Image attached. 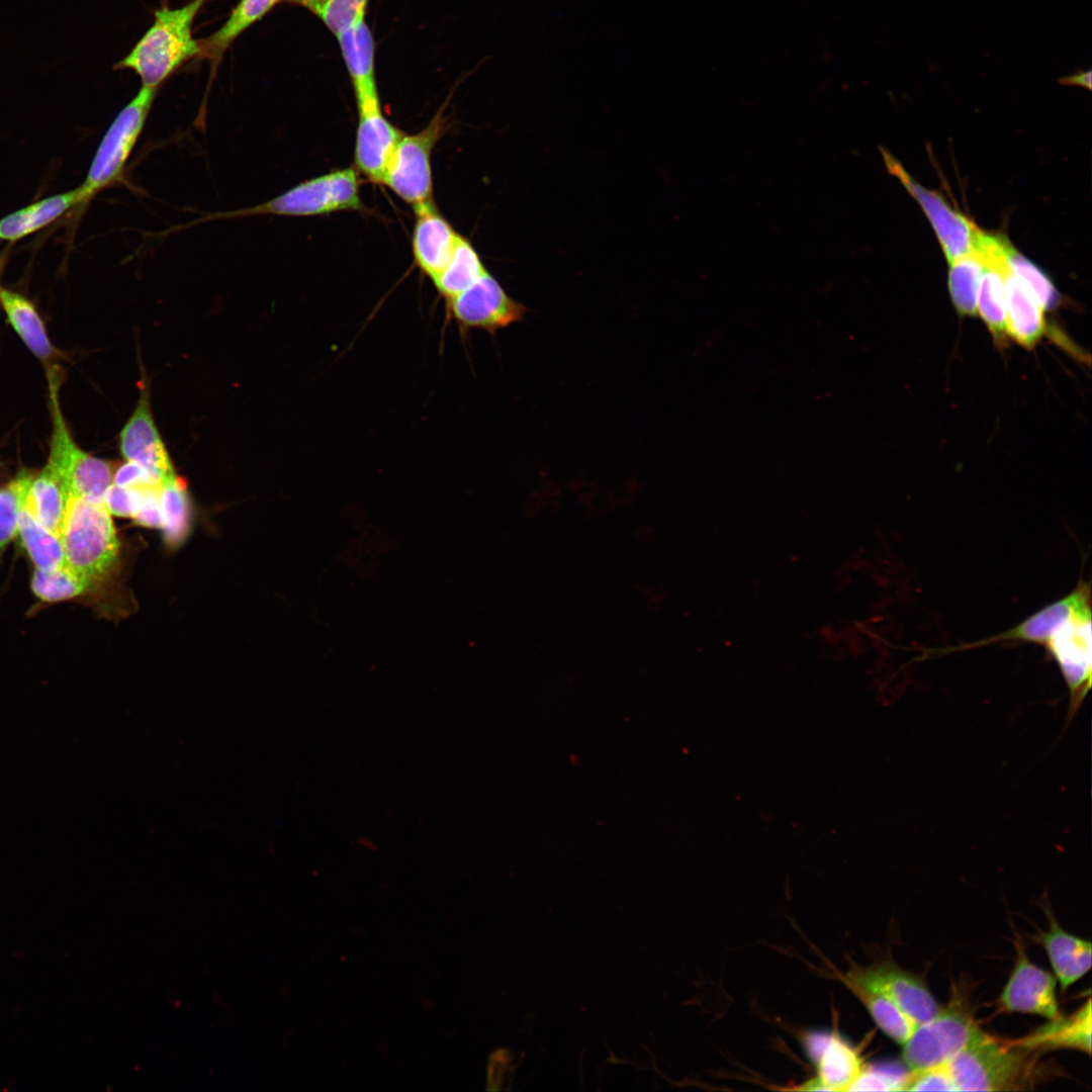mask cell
<instances>
[{"instance_id":"11","label":"cell","mask_w":1092,"mask_h":1092,"mask_svg":"<svg viewBox=\"0 0 1092 1092\" xmlns=\"http://www.w3.org/2000/svg\"><path fill=\"white\" fill-rule=\"evenodd\" d=\"M1091 605L1072 614L1044 644L1067 684L1072 711L1091 687Z\"/></svg>"},{"instance_id":"22","label":"cell","mask_w":1092,"mask_h":1092,"mask_svg":"<svg viewBox=\"0 0 1092 1092\" xmlns=\"http://www.w3.org/2000/svg\"><path fill=\"white\" fill-rule=\"evenodd\" d=\"M1007 335L1026 349L1033 348L1044 333L1043 310L1008 263L1004 275Z\"/></svg>"},{"instance_id":"23","label":"cell","mask_w":1092,"mask_h":1092,"mask_svg":"<svg viewBox=\"0 0 1092 1092\" xmlns=\"http://www.w3.org/2000/svg\"><path fill=\"white\" fill-rule=\"evenodd\" d=\"M357 102L378 97L374 77V41L365 16L337 35Z\"/></svg>"},{"instance_id":"31","label":"cell","mask_w":1092,"mask_h":1092,"mask_svg":"<svg viewBox=\"0 0 1092 1092\" xmlns=\"http://www.w3.org/2000/svg\"><path fill=\"white\" fill-rule=\"evenodd\" d=\"M983 263V252L977 241L969 253L948 263V290L956 310L962 316H973L977 313Z\"/></svg>"},{"instance_id":"37","label":"cell","mask_w":1092,"mask_h":1092,"mask_svg":"<svg viewBox=\"0 0 1092 1092\" xmlns=\"http://www.w3.org/2000/svg\"><path fill=\"white\" fill-rule=\"evenodd\" d=\"M904 1091H958L948 1063L909 1071Z\"/></svg>"},{"instance_id":"28","label":"cell","mask_w":1092,"mask_h":1092,"mask_svg":"<svg viewBox=\"0 0 1092 1092\" xmlns=\"http://www.w3.org/2000/svg\"><path fill=\"white\" fill-rule=\"evenodd\" d=\"M18 533L37 569L68 568L61 538L40 524L26 502L18 517Z\"/></svg>"},{"instance_id":"17","label":"cell","mask_w":1092,"mask_h":1092,"mask_svg":"<svg viewBox=\"0 0 1092 1092\" xmlns=\"http://www.w3.org/2000/svg\"><path fill=\"white\" fill-rule=\"evenodd\" d=\"M1090 593V583L1079 581L1077 586L1067 596L1038 610L1013 628L956 649H968L992 643L1013 641L1044 645L1052 634L1072 614L1091 604Z\"/></svg>"},{"instance_id":"15","label":"cell","mask_w":1092,"mask_h":1092,"mask_svg":"<svg viewBox=\"0 0 1092 1092\" xmlns=\"http://www.w3.org/2000/svg\"><path fill=\"white\" fill-rule=\"evenodd\" d=\"M1009 241L1003 235L981 231L978 238L983 257L977 309L998 346L1006 343V305L1004 275L1007 267L1006 249Z\"/></svg>"},{"instance_id":"32","label":"cell","mask_w":1092,"mask_h":1092,"mask_svg":"<svg viewBox=\"0 0 1092 1092\" xmlns=\"http://www.w3.org/2000/svg\"><path fill=\"white\" fill-rule=\"evenodd\" d=\"M1006 258L1010 270L1020 279L1042 310L1060 304L1061 298L1051 279L1009 242Z\"/></svg>"},{"instance_id":"19","label":"cell","mask_w":1092,"mask_h":1092,"mask_svg":"<svg viewBox=\"0 0 1092 1092\" xmlns=\"http://www.w3.org/2000/svg\"><path fill=\"white\" fill-rule=\"evenodd\" d=\"M805 1046L823 1091H848L864 1066L858 1053L837 1033H810Z\"/></svg>"},{"instance_id":"33","label":"cell","mask_w":1092,"mask_h":1092,"mask_svg":"<svg viewBox=\"0 0 1092 1092\" xmlns=\"http://www.w3.org/2000/svg\"><path fill=\"white\" fill-rule=\"evenodd\" d=\"M33 475L26 469L0 489V549L18 532V517L23 508Z\"/></svg>"},{"instance_id":"12","label":"cell","mask_w":1092,"mask_h":1092,"mask_svg":"<svg viewBox=\"0 0 1092 1092\" xmlns=\"http://www.w3.org/2000/svg\"><path fill=\"white\" fill-rule=\"evenodd\" d=\"M1014 945L1015 963L998 998L1000 1010L1038 1015L1048 1020L1059 1017L1056 977L1030 961L1017 934Z\"/></svg>"},{"instance_id":"27","label":"cell","mask_w":1092,"mask_h":1092,"mask_svg":"<svg viewBox=\"0 0 1092 1092\" xmlns=\"http://www.w3.org/2000/svg\"><path fill=\"white\" fill-rule=\"evenodd\" d=\"M68 493L54 469L47 464L41 472L33 477L26 503L35 518L48 530L61 536Z\"/></svg>"},{"instance_id":"8","label":"cell","mask_w":1092,"mask_h":1092,"mask_svg":"<svg viewBox=\"0 0 1092 1092\" xmlns=\"http://www.w3.org/2000/svg\"><path fill=\"white\" fill-rule=\"evenodd\" d=\"M445 130V120L438 114L421 131L402 134L382 184L413 206L433 200L431 154Z\"/></svg>"},{"instance_id":"10","label":"cell","mask_w":1092,"mask_h":1092,"mask_svg":"<svg viewBox=\"0 0 1092 1092\" xmlns=\"http://www.w3.org/2000/svg\"><path fill=\"white\" fill-rule=\"evenodd\" d=\"M888 171L916 199L927 215L948 263L969 253L975 246L980 229L959 210L952 208L938 192L918 183L890 153L882 150Z\"/></svg>"},{"instance_id":"16","label":"cell","mask_w":1092,"mask_h":1092,"mask_svg":"<svg viewBox=\"0 0 1092 1092\" xmlns=\"http://www.w3.org/2000/svg\"><path fill=\"white\" fill-rule=\"evenodd\" d=\"M120 448L127 461L140 464L159 477L163 484L177 478L155 426L147 387H144L134 413L123 427Z\"/></svg>"},{"instance_id":"1","label":"cell","mask_w":1092,"mask_h":1092,"mask_svg":"<svg viewBox=\"0 0 1092 1092\" xmlns=\"http://www.w3.org/2000/svg\"><path fill=\"white\" fill-rule=\"evenodd\" d=\"M205 1L191 0L181 7L157 9L153 24L114 69H129L139 76L142 86L157 89L186 62L202 55L192 26Z\"/></svg>"},{"instance_id":"6","label":"cell","mask_w":1092,"mask_h":1092,"mask_svg":"<svg viewBox=\"0 0 1092 1092\" xmlns=\"http://www.w3.org/2000/svg\"><path fill=\"white\" fill-rule=\"evenodd\" d=\"M157 89L142 86L118 112L104 133L88 174L79 186L85 204L98 192L121 178L149 116Z\"/></svg>"},{"instance_id":"26","label":"cell","mask_w":1092,"mask_h":1092,"mask_svg":"<svg viewBox=\"0 0 1092 1092\" xmlns=\"http://www.w3.org/2000/svg\"><path fill=\"white\" fill-rule=\"evenodd\" d=\"M283 0H240L226 21L211 35L200 41L202 57L212 65L219 62L230 46L249 27L261 20Z\"/></svg>"},{"instance_id":"24","label":"cell","mask_w":1092,"mask_h":1092,"mask_svg":"<svg viewBox=\"0 0 1092 1092\" xmlns=\"http://www.w3.org/2000/svg\"><path fill=\"white\" fill-rule=\"evenodd\" d=\"M82 204L85 200L80 187L33 202L0 219V240L15 242L27 237Z\"/></svg>"},{"instance_id":"29","label":"cell","mask_w":1092,"mask_h":1092,"mask_svg":"<svg viewBox=\"0 0 1092 1092\" xmlns=\"http://www.w3.org/2000/svg\"><path fill=\"white\" fill-rule=\"evenodd\" d=\"M0 302L9 323L25 345L36 357L48 360L53 354V347L33 304L23 295L7 289H0Z\"/></svg>"},{"instance_id":"38","label":"cell","mask_w":1092,"mask_h":1092,"mask_svg":"<svg viewBox=\"0 0 1092 1092\" xmlns=\"http://www.w3.org/2000/svg\"><path fill=\"white\" fill-rule=\"evenodd\" d=\"M112 483L125 488H160L162 480L138 463L127 461L113 473Z\"/></svg>"},{"instance_id":"25","label":"cell","mask_w":1092,"mask_h":1092,"mask_svg":"<svg viewBox=\"0 0 1092 1092\" xmlns=\"http://www.w3.org/2000/svg\"><path fill=\"white\" fill-rule=\"evenodd\" d=\"M841 981L862 1003L878 1027L901 1045L908 1039L916 1023L883 991L852 975H841Z\"/></svg>"},{"instance_id":"5","label":"cell","mask_w":1092,"mask_h":1092,"mask_svg":"<svg viewBox=\"0 0 1092 1092\" xmlns=\"http://www.w3.org/2000/svg\"><path fill=\"white\" fill-rule=\"evenodd\" d=\"M952 990L947 1005L916 1025L902 1044L909 1071L948 1063L982 1032L966 996L954 986Z\"/></svg>"},{"instance_id":"36","label":"cell","mask_w":1092,"mask_h":1092,"mask_svg":"<svg viewBox=\"0 0 1092 1092\" xmlns=\"http://www.w3.org/2000/svg\"><path fill=\"white\" fill-rule=\"evenodd\" d=\"M908 1074L891 1064L863 1066L848 1091H904Z\"/></svg>"},{"instance_id":"35","label":"cell","mask_w":1092,"mask_h":1092,"mask_svg":"<svg viewBox=\"0 0 1092 1092\" xmlns=\"http://www.w3.org/2000/svg\"><path fill=\"white\" fill-rule=\"evenodd\" d=\"M92 583L69 568H61L52 571L37 569L34 571L31 588L35 596L47 602H59L75 598L83 594Z\"/></svg>"},{"instance_id":"21","label":"cell","mask_w":1092,"mask_h":1092,"mask_svg":"<svg viewBox=\"0 0 1092 1092\" xmlns=\"http://www.w3.org/2000/svg\"><path fill=\"white\" fill-rule=\"evenodd\" d=\"M1091 1000L1068 1016L1062 1014L1049 1020L1032 1033L1011 1039L1017 1045L1035 1053L1070 1049L1091 1054Z\"/></svg>"},{"instance_id":"34","label":"cell","mask_w":1092,"mask_h":1092,"mask_svg":"<svg viewBox=\"0 0 1092 1092\" xmlns=\"http://www.w3.org/2000/svg\"><path fill=\"white\" fill-rule=\"evenodd\" d=\"M301 6L317 16L337 35L365 16L368 0H284Z\"/></svg>"},{"instance_id":"4","label":"cell","mask_w":1092,"mask_h":1092,"mask_svg":"<svg viewBox=\"0 0 1092 1092\" xmlns=\"http://www.w3.org/2000/svg\"><path fill=\"white\" fill-rule=\"evenodd\" d=\"M360 184L355 169L347 168L305 180L282 194L250 207L212 213L207 218L274 214L311 216L341 210H360Z\"/></svg>"},{"instance_id":"39","label":"cell","mask_w":1092,"mask_h":1092,"mask_svg":"<svg viewBox=\"0 0 1092 1092\" xmlns=\"http://www.w3.org/2000/svg\"><path fill=\"white\" fill-rule=\"evenodd\" d=\"M1091 70L1078 71L1072 75L1059 79V83L1070 86H1080L1087 90H1090L1091 85Z\"/></svg>"},{"instance_id":"7","label":"cell","mask_w":1092,"mask_h":1092,"mask_svg":"<svg viewBox=\"0 0 1092 1092\" xmlns=\"http://www.w3.org/2000/svg\"><path fill=\"white\" fill-rule=\"evenodd\" d=\"M53 434L48 464L61 479L68 495L103 499L112 483L109 463L84 452L72 439L58 401L57 378L51 377Z\"/></svg>"},{"instance_id":"3","label":"cell","mask_w":1092,"mask_h":1092,"mask_svg":"<svg viewBox=\"0 0 1092 1092\" xmlns=\"http://www.w3.org/2000/svg\"><path fill=\"white\" fill-rule=\"evenodd\" d=\"M67 567L91 583L113 568L119 542L103 499L68 495L61 532Z\"/></svg>"},{"instance_id":"18","label":"cell","mask_w":1092,"mask_h":1092,"mask_svg":"<svg viewBox=\"0 0 1092 1092\" xmlns=\"http://www.w3.org/2000/svg\"><path fill=\"white\" fill-rule=\"evenodd\" d=\"M417 220L413 254L420 270L434 279L448 264L459 234L440 214L433 200L414 206Z\"/></svg>"},{"instance_id":"20","label":"cell","mask_w":1092,"mask_h":1092,"mask_svg":"<svg viewBox=\"0 0 1092 1092\" xmlns=\"http://www.w3.org/2000/svg\"><path fill=\"white\" fill-rule=\"evenodd\" d=\"M1049 928L1034 939L1044 948L1061 990L1066 991L1091 969V942L1067 932L1046 910Z\"/></svg>"},{"instance_id":"13","label":"cell","mask_w":1092,"mask_h":1092,"mask_svg":"<svg viewBox=\"0 0 1092 1092\" xmlns=\"http://www.w3.org/2000/svg\"><path fill=\"white\" fill-rule=\"evenodd\" d=\"M847 973L883 991L917 1025L941 1008L922 979L890 960L868 967L852 965Z\"/></svg>"},{"instance_id":"30","label":"cell","mask_w":1092,"mask_h":1092,"mask_svg":"<svg viewBox=\"0 0 1092 1092\" xmlns=\"http://www.w3.org/2000/svg\"><path fill=\"white\" fill-rule=\"evenodd\" d=\"M485 271L474 247L460 235L448 264L432 280L439 294L448 301L471 286Z\"/></svg>"},{"instance_id":"9","label":"cell","mask_w":1092,"mask_h":1092,"mask_svg":"<svg viewBox=\"0 0 1092 1092\" xmlns=\"http://www.w3.org/2000/svg\"><path fill=\"white\" fill-rule=\"evenodd\" d=\"M446 307L447 315L462 333L478 329L492 336L522 322L528 311L487 270L471 286L446 301Z\"/></svg>"},{"instance_id":"14","label":"cell","mask_w":1092,"mask_h":1092,"mask_svg":"<svg viewBox=\"0 0 1092 1092\" xmlns=\"http://www.w3.org/2000/svg\"><path fill=\"white\" fill-rule=\"evenodd\" d=\"M357 107L355 166L369 180L382 183L403 133L382 114L378 97L359 101Z\"/></svg>"},{"instance_id":"2","label":"cell","mask_w":1092,"mask_h":1092,"mask_svg":"<svg viewBox=\"0 0 1092 1092\" xmlns=\"http://www.w3.org/2000/svg\"><path fill=\"white\" fill-rule=\"evenodd\" d=\"M1036 1054L981 1032L949 1062L958 1091H1017L1036 1079Z\"/></svg>"}]
</instances>
